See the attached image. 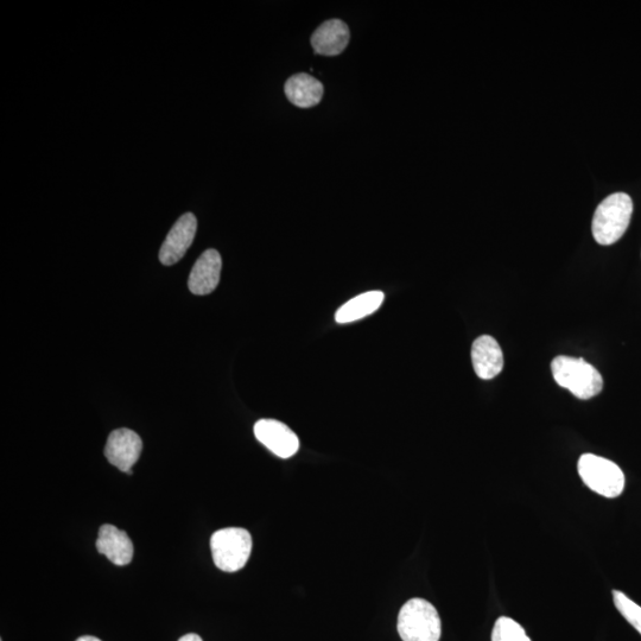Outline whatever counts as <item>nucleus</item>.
<instances>
[{
  "label": "nucleus",
  "instance_id": "nucleus-15",
  "mask_svg": "<svg viewBox=\"0 0 641 641\" xmlns=\"http://www.w3.org/2000/svg\"><path fill=\"white\" fill-rule=\"evenodd\" d=\"M492 641H531V639L517 621L501 617L494 625Z\"/></svg>",
  "mask_w": 641,
  "mask_h": 641
},
{
  "label": "nucleus",
  "instance_id": "nucleus-12",
  "mask_svg": "<svg viewBox=\"0 0 641 641\" xmlns=\"http://www.w3.org/2000/svg\"><path fill=\"white\" fill-rule=\"evenodd\" d=\"M348 25L341 19H329L315 30L312 46L317 55L336 56L347 48L349 43Z\"/></svg>",
  "mask_w": 641,
  "mask_h": 641
},
{
  "label": "nucleus",
  "instance_id": "nucleus-9",
  "mask_svg": "<svg viewBox=\"0 0 641 641\" xmlns=\"http://www.w3.org/2000/svg\"><path fill=\"white\" fill-rule=\"evenodd\" d=\"M222 259L217 250H207L196 260L188 279V288L194 295L205 296L218 288Z\"/></svg>",
  "mask_w": 641,
  "mask_h": 641
},
{
  "label": "nucleus",
  "instance_id": "nucleus-7",
  "mask_svg": "<svg viewBox=\"0 0 641 641\" xmlns=\"http://www.w3.org/2000/svg\"><path fill=\"white\" fill-rule=\"evenodd\" d=\"M196 231H198V219L195 215L193 213L183 214L175 222L164 240L160 250L161 263L167 266L179 263L186 256L189 247L192 246Z\"/></svg>",
  "mask_w": 641,
  "mask_h": 641
},
{
  "label": "nucleus",
  "instance_id": "nucleus-1",
  "mask_svg": "<svg viewBox=\"0 0 641 641\" xmlns=\"http://www.w3.org/2000/svg\"><path fill=\"white\" fill-rule=\"evenodd\" d=\"M551 372L558 385L582 401L598 396L604 389L600 372L582 358L560 355L552 360Z\"/></svg>",
  "mask_w": 641,
  "mask_h": 641
},
{
  "label": "nucleus",
  "instance_id": "nucleus-11",
  "mask_svg": "<svg viewBox=\"0 0 641 641\" xmlns=\"http://www.w3.org/2000/svg\"><path fill=\"white\" fill-rule=\"evenodd\" d=\"M97 550L119 567L128 566L133 558V544L128 533L110 524L101 526Z\"/></svg>",
  "mask_w": 641,
  "mask_h": 641
},
{
  "label": "nucleus",
  "instance_id": "nucleus-18",
  "mask_svg": "<svg viewBox=\"0 0 641 641\" xmlns=\"http://www.w3.org/2000/svg\"><path fill=\"white\" fill-rule=\"evenodd\" d=\"M76 641H103V640H100V639L95 638V637H93V636H84V637H80V638H79L78 640H76Z\"/></svg>",
  "mask_w": 641,
  "mask_h": 641
},
{
  "label": "nucleus",
  "instance_id": "nucleus-16",
  "mask_svg": "<svg viewBox=\"0 0 641 641\" xmlns=\"http://www.w3.org/2000/svg\"><path fill=\"white\" fill-rule=\"evenodd\" d=\"M613 601L627 623H630L641 634V607L619 590H613Z\"/></svg>",
  "mask_w": 641,
  "mask_h": 641
},
{
  "label": "nucleus",
  "instance_id": "nucleus-3",
  "mask_svg": "<svg viewBox=\"0 0 641 641\" xmlns=\"http://www.w3.org/2000/svg\"><path fill=\"white\" fill-rule=\"evenodd\" d=\"M441 632L439 612L427 600L412 599L399 612L398 633L403 641H439Z\"/></svg>",
  "mask_w": 641,
  "mask_h": 641
},
{
  "label": "nucleus",
  "instance_id": "nucleus-8",
  "mask_svg": "<svg viewBox=\"0 0 641 641\" xmlns=\"http://www.w3.org/2000/svg\"><path fill=\"white\" fill-rule=\"evenodd\" d=\"M257 440L278 458L289 459L300 449V440L288 425L276 420H260L255 425Z\"/></svg>",
  "mask_w": 641,
  "mask_h": 641
},
{
  "label": "nucleus",
  "instance_id": "nucleus-2",
  "mask_svg": "<svg viewBox=\"0 0 641 641\" xmlns=\"http://www.w3.org/2000/svg\"><path fill=\"white\" fill-rule=\"evenodd\" d=\"M632 213L633 201L630 195H609L594 213L592 232L596 243L604 246L617 243L630 226Z\"/></svg>",
  "mask_w": 641,
  "mask_h": 641
},
{
  "label": "nucleus",
  "instance_id": "nucleus-17",
  "mask_svg": "<svg viewBox=\"0 0 641 641\" xmlns=\"http://www.w3.org/2000/svg\"><path fill=\"white\" fill-rule=\"evenodd\" d=\"M179 641H203V640L201 639L200 636H198V634L189 633V634H186V636H183L182 638H180Z\"/></svg>",
  "mask_w": 641,
  "mask_h": 641
},
{
  "label": "nucleus",
  "instance_id": "nucleus-6",
  "mask_svg": "<svg viewBox=\"0 0 641 641\" xmlns=\"http://www.w3.org/2000/svg\"><path fill=\"white\" fill-rule=\"evenodd\" d=\"M143 442L141 437L130 429L112 431L107 439L105 456L119 471L132 474V467L141 458Z\"/></svg>",
  "mask_w": 641,
  "mask_h": 641
},
{
  "label": "nucleus",
  "instance_id": "nucleus-10",
  "mask_svg": "<svg viewBox=\"0 0 641 641\" xmlns=\"http://www.w3.org/2000/svg\"><path fill=\"white\" fill-rule=\"evenodd\" d=\"M472 363L480 379L491 380L504 368V354L498 341L490 335H482L473 342Z\"/></svg>",
  "mask_w": 641,
  "mask_h": 641
},
{
  "label": "nucleus",
  "instance_id": "nucleus-13",
  "mask_svg": "<svg viewBox=\"0 0 641 641\" xmlns=\"http://www.w3.org/2000/svg\"><path fill=\"white\" fill-rule=\"evenodd\" d=\"M284 92L291 104L300 109H310L321 103L325 87L314 76L300 73L285 82Z\"/></svg>",
  "mask_w": 641,
  "mask_h": 641
},
{
  "label": "nucleus",
  "instance_id": "nucleus-14",
  "mask_svg": "<svg viewBox=\"0 0 641 641\" xmlns=\"http://www.w3.org/2000/svg\"><path fill=\"white\" fill-rule=\"evenodd\" d=\"M384 300L385 295L382 291H368V293L354 297L351 301L345 303L336 312L335 321L340 325H345V323L364 319V317L376 313Z\"/></svg>",
  "mask_w": 641,
  "mask_h": 641
},
{
  "label": "nucleus",
  "instance_id": "nucleus-4",
  "mask_svg": "<svg viewBox=\"0 0 641 641\" xmlns=\"http://www.w3.org/2000/svg\"><path fill=\"white\" fill-rule=\"evenodd\" d=\"M577 469L585 485L602 497L613 499L624 492L625 475L611 460L594 454H583Z\"/></svg>",
  "mask_w": 641,
  "mask_h": 641
},
{
  "label": "nucleus",
  "instance_id": "nucleus-5",
  "mask_svg": "<svg viewBox=\"0 0 641 641\" xmlns=\"http://www.w3.org/2000/svg\"><path fill=\"white\" fill-rule=\"evenodd\" d=\"M253 547L250 532L240 528H227L214 533L211 538L215 566L226 573L243 569Z\"/></svg>",
  "mask_w": 641,
  "mask_h": 641
}]
</instances>
